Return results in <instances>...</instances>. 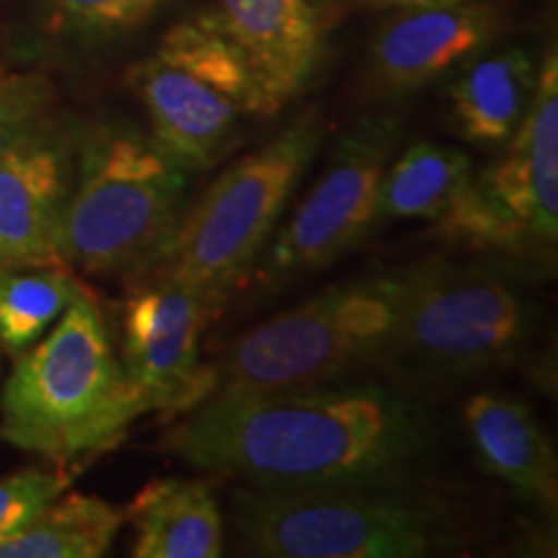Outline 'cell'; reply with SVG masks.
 I'll return each instance as SVG.
<instances>
[{
    "instance_id": "21",
    "label": "cell",
    "mask_w": 558,
    "mask_h": 558,
    "mask_svg": "<svg viewBox=\"0 0 558 558\" xmlns=\"http://www.w3.org/2000/svg\"><path fill=\"white\" fill-rule=\"evenodd\" d=\"M160 58L179 62L228 94L246 114H256V88L248 62L215 11L177 21L158 41Z\"/></svg>"
},
{
    "instance_id": "25",
    "label": "cell",
    "mask_w": 558,
    "mask_h": 558,
    "mask_svg": "<svg viewBox=\"0 0 558 558\" xmlns=\"http://www.w3.org/2000/svg\"><path fill=\"white\" fill-rule=\"evenodd\" d=\"M448 3H460V0H313L320 19H326L329 13H339L341 9H349V5H362V9H427V5H448Z\"/></svg>"
},
{
    "instance_id": "1",
    "label": "cell",
    "mask_w": 558,
    "mask_h": 558,
    "mask_svg": "<svg viewBox=\"0 0 558 558\" xmlns=\"http://www.w3.org/2000/svg\"><path fill=\"white\" fill-rule=\"evenodd\" d=\"M437 435L432 416L386 386H303L207 399L160 445L199 471L256 488L407 481Z\"/></svg>"
},
{
    "instance_id": "8",
    "label": "cell",
    "mask_w": 558,
    "mask_h": 558,
    "mask_svg": "<svg viewBox=\"0 0 558 558\" xmlns=\"http://www.w3.org/2000/svg\"><path fill=\"white\" fill-rule=\"evenodd\" d=\"M401 124L390 117H365L333 145L329 163L292 218L256 262V284L292 282L331 267L378 222V192L390 158L399 150Z\"/></svg>"
},
{
    "instance_id": "24",
    "label": "cell",
    "mask_w": 558,
    "mask_h": 558,
    "mask_svg": "<svg viewBox=\"0 0 558 558\" xmlns=\"http://www.w3.org/2000/svg\"><path fill=\"white\" fill-rule=\"evenodd\" d=\"M70 484H73V471L65 465H52V469L34 465L0 478V541L29 525L54 497L68 492Z\"/></svg>"
},
{
    "instance_id": "17",
    "label": "cell",
    "mask_w": 558,
    "mask_h": 558,
    "mask_svg": "<svg viewBox=\"0 0 558 558\" xmlns=\"http://www.w3.org/2000/svg\"><path fill=\"white\" fill-rule=\"evenodd\" d=\"M538 65L525 47L473 54L456 68L448 86L452 122L473 145H507L530 107Z\"/></svg>"
},
{
    "instance_id": "14",
    "label": "cell",
    "mask_w": 558,
    "mask_h": 558,
    "mask_svg": "<svg viewBox=\"0 0 558 558\" xmlns=\"http://www.w3.org/2000/svg\"><path fill=\"white\" fill-rule=\"evenodd\" d=\"M499 29V11L488 3L460 0L427 9H403L375 34L369 47V73L380 88L409 94L484 52Z\"/></svg>"
},
{
    "instance_id": "11",
    "label": "cell",
    "mask_w": 558,
    "mask_h": 558,
    "mask_svg": "<svg viewBox=\"0 0 558 558\" xmlns=\"http://www.w3.org/2000/svg\"><path fill=\"white\" fill-rule=\"evenodd\" d=\"M488 199L520 230L530 248L558 239V60L548 50L520 128L505 156L476 173Z\"/></svg>"
},
{
    "instance_id": "9",
    "label": "cell",
    "mask_w": 558,
    "mask_h": 558,
    "mask_svg": "<svg viewBox=\"0 0 558 558\" xmlns=\"http://www.w3.org/2000/svg\"><path fill=\"white\" fill-rule=\"evenodd\" d=\"M215 311L179 279H150L122 313V367L143 414H184L199 401L202 331Z\"/></svg>"
},
{
    "instance_id": "10",
    "label": "cell",
    "mask_w": 558,
    "mask_h": 558,
    "mask_svg": "<svg viewBox=\"0 0 558 558\" xmlns=\"http://www.w3.org/2000/svg\"><path fill=\"white\" fill-rule=\"evenodd\" d=\"M75 143L52 128L0 153V267H58Z\"/></svg>"
},
{
    "instance_id": "4",
    "label": "cell",
    "mask_w": 558,
    "mask_h": 558,
    "mask_svg": "<svg viewBox=\"0 0 558 558\" xmlns=\"http://www.w3.org/2000/svg\"><path fill=\"white\" fill-rule=\"evenodd\" d=\"M75 156L62 262L99 277L153 269L184 215L190 171L122 122L83 130Z\"/></svg>"
},
{
    "instance_id": "18",
    "label": "cell",
    "mask_w": 558,
    "mask_h": 558,
    "mask_svg": "<svg viewBox=\"0 0 558 558\" xmlns=\"http://www.w3.org/2000/svg\"><path fill=\"white\" fill-rule=\"evenodd\" d=\"M473 181L471 156L450 145H409L390 158L378 192L380 220H429L442 222L463 199Z\"/></svg>"
},
{
    "instance_id": "7",
    "label": "cell",
    "mask_w": 558,
    "mask_h": 558,
    "mask_svg": "<svg viewBox=\"0 0 558 558\" xmlns=\"http://www.w3.org/2000/svg\"><path fill=\"white\" fill-rule=\"evenodd\" d=\"M403 298L380 360L403 373L463 378L518 357L533 313L499 271L432 259L403 269Z\"/></svg>"
},
{
    "instance_id": "15",
    "label": "cell",
    "mask_w": 558,
    "mask_h": 558,
    "mask_svg": "<svg viewBox=\"0 0 558 558\" xmlns=\"http://www.w3.org/2000/svg\"><path fill=\"white\" fill-rule=\"evenodd\" d=\"M473 448L488 473L527 505L554 514L558 507L556 450L525 403L505 393H476L465 403Z\"/></svg>"
},
{
    "instance_id": "13",
    "label": "cell",
    "mask_w": 558,
    "mask_h": 558,
    "mask_svg": "<svg viewBox=\"0 0 558 558\" xmlns=\"http://www.w3.org/2000/svg\"><path fill=\"white\" fill-rule=\"evenodd\" d=\"M128 83L148 114L153 143L190 173L218 163L246 114L218 86L158 52L132 65Z\"/></svg>"
},
{
    "instance_id": "20",
    "label": "cell",
    "mask_w": 558,
    "mask_h": 558,
    "mask_svg": "<svg viewBox=\"0 0 558 558\" xmlns=\"http://www.w3.org/2000/svg\"><path fill=\"white\" fill-rule=\"evenodd\" d=\"M86 292L62 264L26 269L0 267V344L19 357Z\"/></svg>"
},
{
    "instance_id": "2",
    "label": "cell",
    "mask_w": 558,
    "mask_h": 558,
    "mask_svg": "<svg viewBox=\"0 0 558 558\" xmlns=\"http://www.w3.org/2000/svg\"><path fill=\"white\" fill-rule=\"evenodd\" d=\"M140 416L135 390L88 292L19 354L0 390V437L65 469L117 448Z\"/></svg>"
},
{
    "instance_id": "6",
    "label": "cell",
    "mask_w": 558,
    "mask_h": 558,
    "mask_svg": "<svg viewBox=\"0 0 558 558\" xmlns=\"http://www.w3.org/2000/svg\"><path fill=\"white\" fill-rule=\"evenodd\" d=\"M403 271L333 284L235 339L202 367L199 401L329 383L386 352L403 298Z\"/></svg>"
},
{
    "instance_id": "16",
    "label": "cell",
    "mask_w": 558,
    "mask_h": 558,
    "mask_svg": "<svg viewBox=\"0 0 558 558\" xmlns=\"http://www.w3.org/2000/svg\"><path fill=\"white\" fill-rule=\"evenodd\" d=\"M135 527V558H215L222 556L226 527L207 481L153 478L124 509Z\"/></svg>"
},
{
    "instance_id": "22",
    "label": "cell",
    "mask_w": 558,
    "mask_h": 558,
    "mask_svg": "<svg viewBox=\"0 0 558 558\" xmlns=\"http://www.w3.org/2000/svg\"><path fill=\"white\" fill-rule=\"evenodd\" d=\"M171 0H37L47 37L70 47H101L148 26Z\"/></svg>"
},
{
    "instance_id": "12",
    "label": "cell",
    "mask_w": 558,
    "mask_h": 558,
    "mask_svg": "<svg viewBox=\"0 0 558 558\" xmlns=\"http://www.w3.org/2000/svg\"><path fill=\"white\" fill-rule=\"evenodd\" d=\"M215 13L248 62L259 117L279 114L316 78L326 24L313 0H220Z\"/></svg>"
},
{
    "instance_id": "5",
    "label": "cell",
    "mask_w": 558,
    "mask_h": 558,
    "mask_svg": "<svg viewBox=\"0 0 558 558\" xmlns=\"http://www.w3.org/2000/svg\"><path fill=\"white\" fill-rule=\"evenodd\" d=\"M324 135V114L305 109L269 143L213 179L179 218L153 264L156 275L190 284L218 313L254 271Z\"/></svg>"
},
{
    "instance_id": "3",
    "label": "cell",
    "mask_w": 558,
    "mask_h": 558,
    "mask_svg": "<svg viewBox=\"0 0 558 558\" xmlns=\"http://www.w3.org/2000/svg\"><path fill=\"white\" fill-rule=\"evenodd\" d=\"M230 520L248 554L269 558H416L456 543L452 505L407 481L239 486Z\"/></svg>"
},
{
    "instance_id": "19",
    "label": "cell",
    "mask_w": 558,
    "mask_h": 558,
    "mask_svg": "<svg viewBox=\"0 0 558 558\" xmlns=\"http://www.w3.org/2000/svg\"><path fill=\"white\" fill-rule=\"evenodd\" d=\"M124 525V509L90 494L54 497L29 525L0 541V558H99Z\"/></svg>"
},
{
    "instance_id": "23",
    "label": "cell",
    "mask_w": 558,
    "mask_h": 558,
    "mask_svg": "<svg viewBox=\"0 0 558 558\" xmlns=\"http://www.w3.org/2000/svg\"><path fill=\"white\" fill-rule=\"evenodd\" d=\"M52 81L34 70H0V153L52 124Z\"/></svg>"
}]
</instances>
